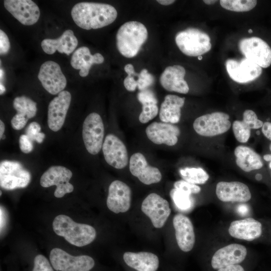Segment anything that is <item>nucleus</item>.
Wrapping results in <instances>:
<instances>
[{
	"label": "nucleus",
	"mask_w": 271,
	"mask_h": 271,
	"mask_svg": "<svg viewBox=\"0 0 271 271\" xmlns=\"http://www.w3.org/2000/svg\"><path fill=\"white\" fill-rule=\"evenodd\" d=\"M71 15L79 27L89 30L100 29L112 23L117 12L111 5L92 2H80L73 6Z\"/></svg>",
	"instance_id": "obj_1"
},
{
	"label": "nucleus",
	"mask_w": 271,
	"mask_h": 271,
	"mask_svg": "<svg viewBox=\"0 0 271 271\" xmlns=\"http://www.w3.org/2000/svg\"><path fill=\"white\" fill-rule=\"evenodd\" d=\"M53 229L57 235L78 247L91 243L96 235L95 228L91 225L76 223L65 215H59L54 218Z\"/></svg>",
	"instance_id": "obj_2"
},
{
	"label": "nucleus",
	"mask_w": 271,
	"mask_h": 271,
	"mask_svg": "<svg viewBox=\"0 0 271 271\" xmlns=\"http://www.w3.org/2000/svg\"><path fill=\"white\" fill-rule=\"evenodd\" d=\"M148 36V31L144 24L137 21L127 22L120 26L116 33L118 51L126 58H132L138 54Z\"/></svg>",
	"instance_id": "obj_3"
},
{
	"label": "nucleus",
	"mask_w": 271,
	"mask_h": 271,
	"mask_svg": "<svg viewBox=\"0 0 271 271\" xmlns=\"http://www.w3.org/2000/svg\"><path fill=\"white\" fill-rule=\"evenodd\" d=\"M175 42L183 54L191 57H198L206 53L212 47L209 36L194 28H189L178 33Z\"/></svg>",
	"instance_id": "obj_4"
},
{
	"label": "nucleus",
	"mask_w": 271,
	"mask_h": 271,
	"mask_svg": "<svg viewBox=\"0 0 271 271\" xmlns=\"http://www.w3.org/2000/svg\"><path fill=\"white\" fill-rule=\"evenodd\" d=\"M50 260L57 271H89L95 264L94 259L90 256H73L59 248L51 250Z\"/></svg>",
	"instance_id": "obj_5"
},
{
	"label": "nucleus",
	"mask_w": 271,
	"mask_h": 271,
	"mask_svg": "<svg viewBox=\"0 0 271 271\" xmlns=\"http://www.w3.org/2000/svg\"><path fill=\"white\" fill-rule=\"evenodd\" d=\"M30 173L19 162L5 160L0 164V186L6 190L27 187L31 181Z\"/></svg>",
	"instance_id": "obj_6"
},
{
	"label": "nucleus",
	"mask_w": 271,
	"mask_h": 271,
	"mask_svg": "<svg viewBox=\"0 0 271 271\" xmlns=\"http://www.w3.org/2000/svg\"><path fill=\"white\" fill-rule=\"evenodd\" d=\"M104 133L103 121L100 115L92 112L85 118L82 126V138L86 149L95 155L101 150Z\"/></svg>",
	"instance_id": "obj_7"
},
{
	"label": "nucleus",
	"mask_w": 271,
	"mask_h": 271,
	"mask_svg": "<svg viewBox=\"0 0 271 271\" xmlns=\"http://www.w3.org/2000/svg\"><path fill=\"white\" fill-rule=\"evenodd\" d=\"M228 114L214 112L197 118L193 123L195 131L204 137H213L226 132L231 127Z\"/></svg>",
	"instance_id": "obj_8"
},
{
	"label": "nucleus",
	"mask_w": 271,
	"mask_h": 271,
	"mask_svg": "<svg viewBox=\"0 0 271 271\" xmlns=\"http://www.w3.org/2000/svg\"><path fill=\"white\" fill-rule=\"evenodd\" d=\"M238 46L245 58L260 67L265 68L271 65V48L261 38H243L240 40Z\"/></svg>",
	"instance_id": "obj_9"
},
{
	"label": "nucleus",
	"mask_w": 271,
	"mask_h": 271,
	"mask_svg": "<svg viewBox=\"0 0 271 271\" xmlns=\"http://www.w3.org/2000/svg\"><path fill=\"white\" fill-rule=\"evenodd\" d=\"M72 176V172L61 166H53L48 168L40 178V185L45 188L56 186L54 196L61 198L66 194L73 191V186L69 183Z\"/></svg>",
	"instance_id": "obj_10"
},
{
	"label": "nucleus",
	"mask_w": 271,
	"mask_h": 271,
	"mask_svg": "<svg viewBox=\"0 0 271 271\" xmlns=\"http://www.w3.org/2000/svg\"><path fill=\"white\" fill-rule=\"evenodd\" d=\"M38 78L44 89L52 95L63 91L67 85L60 65L53 61H47L41 65Z\"/></svg>",
	"instance_id": "obj_11"
},
{
	"label": "nucleus",
	"mask_w": 271,
	"mask_h": 271,
	"mask_svg": "<svg viewBox=\"0 0 271 271\" xmlns=\"http://www.w3.org/2000/svg\"><path fill=\"white\" fill-rule=\"evenodd\" d=\"M141 209L150 218L153 226L157 228L164 225L171 213L168 202L155 193L146 197L142 202Z\"/></svg>",
	"instance_id": "obj_12"
},
{
	"label": "nucleus",
	"mask_w": 271,
	"mask_h": 271,
	"mask_svg": "<svg viewBox=\"0 0 271 271\" xmlns=\"http://www.w3.org/2000/svg\"><path fill=\"white\" fill-rule=\"evenodd\" d=\"M225 66L229 77L239 83H246L253 81L262 73V68L246 58L237 60L229 59Z\"/></svg>",
	"instance_id": "obj_13"
},
{
	"label": "nucleus",
	"mask_w": 271,
	"mask_h": 271,
	"mask_svg": "<svg viewBox=\"0 0 271 271\" xmlns=\"http://www.w3.org/2000/svg\"><path fill=\"white\" fill-rule=\"evenodd\" d=\"M5 9L21 24L31 26L36 24L40 16L37 4L31 0H5Z\"/></svg>",
	"instance_id": "obj_14"
},
{
	"label": "nucleus",
	"mask_w": 271,
	"mask_h": 271,
	"mask_svg": "<svg viewBox=\"0 0 271 271\" xmlns=\"http://www.w3.org/2000/svg\"><path fill=\"white\" fill-rule=\"evenodd\" d=\"M102 149L105 160L110 166L121 169L127 165L128 158L126 147L115 135L108 134L106 136Z\"/></svg>",
	"instance_id": "obj_15"
},
{
	"label": "nucleus",
	"mask_w": 271,
	"mask_h": 271,
	"mask_svg": "<svg viewBox=\"0 0 271 271\" xmlns=\"http://www.w3.org/2000/svg\"><path fill=\"white\" fill-rule=\"evenodd\" d=\"M71 100L70 93L67 90H63L49 102L47 122L49 128L52 130L57 131L62 127Z\"/></svg>",
	"instance_id": "obj_16"
},
{
	"label": "nucleus",
	"mask_w": 271,
	"mask_h": 271,
	"mask_svg": "<svg viewBox=\"0 0 271 271\" xmlns=\"http://www.w3.org/2000/svg\"><path fill=\"white\" fill-rule=\"evenodd\" d=\"M131 192L125 183L115 180L110 184L106 200L108 208L115 213H124L129 210L131 204Z\"/></svg>",
	"instance_id": "obj_17"
},
{
	"label": "nucleus",
	"mask_w": 271,
	"mask_h": 271,
	"mask_svg": "<svg viewBox=\"0 0 271 271\" xmlns=\"http://www.w3.org/2000/svg\"><path fill=\"white\" fill-rule=\"evenodd\" d=\"M247 255L246 247L240 244L233 243L218 249L213 255L211 265L217 270L230 265L241 263Z\"/></svg>",
	"instance_id": "obj_18"
},
{
	"label": "nucleus",
	"mask_w": 271,
	"mask_h": 271,
	"mask_svg": "<svg viewBox=\"0 0 271 271\" xmlns=\"http://www.w3.org/2000/svg\"><path fill=\"white\" fill-rule=\"evenodd\" d=\"M129 168L131 174L146 185L157 183L162 179L160 170L150 166L144 155L141 153H134L131 156Z\"/></svg>",
	"instance_id": "obj_19"
},
{
	"label": "nucleus",
	"mask_w": 271,
	"mask_h": 271,
	"mask_svg": "<svg viewBox=\"0 0 271 271\" xmlns=\"http://www.w3.org/2000/svg\"><path fill=\"white\" fill-rule=\"evenodd\" d=\"M148 139L157 145L165 144L169 146L176 145L180 130L178 126L164 122H154L146 129Z\"/></svg>",
	"instance_id": "obj_20"
},
{
	"label": "nucleus",
	"mask_w": 271,
	"mask_h": 271,
	"mask_svg": "<svg viewBox=\"0 0 271 271\" xmlns=\"http://www.w3.org/2000/svg\"><path fill=\"white\" fill-rule=\"evenodd\" d=\"M216 194L220 201L225 202H246L251 197L248 186L237 181L218 183L216 187Z\"/></svg>",
	"instance_id": "obj_21"
},
{
	"label": "nucleus",
	"mask_w": 271,
	"mask_h": 271,
	"mask_svg": "<svg viewBox=\"0 0 271 271\" xmlns=\"http://www.w3.org/2000/svg\"><path fill=\"white\" fill-rule=\"evenodd\" d=\"M173 224L178 246L183 251H190L195 242L194 228L191 220L184 215L177 214L173 218Z\"/></svg>",
	"instance_id": "obj_22"
},
{
	"label": "nucleus",
	"mask_w": 271,
	"mask_h": 271,
	"mask_svg": "<svg viewBox=\"0 0 271 271\" xmlns=\"http://www.w3.org/2000/svg\"><path fill=\"white\" fill-rule=\"evenodd\" d=\"M186 74L185 68L181 65L170 66L162 73L160 82L162 87L169 91L187 94L189 88L184 80Z\"/></svg>",
	"instance_id": "obj_23"
},
{
	"label": "nucleus",
	"mask_w": 271,
	"mask_h": 271,
	"mask_svg": "<svg viewBox=\"0 0 271 271\" xmlns=\"http://www.w3.org/2000/svg\"><path fill=\"white\" fill-rule=\"evenodd\" d=\"M228 232L234 238L252 241L261 236L262 225L252 218L235 220L230 223Z\"/></svg>",
	"instance_id": "obj_24"
},
{
	"label": "nucleus",
	"mask_w": 271,
	"mask_h": 271,
	"mask_svg": "<svg viewBox=\"0 0 271 271\" xmlns=\"http://www.w3.org/2000/svg\"><path fill=\"white\" fill-rule=\"evenodd\" d=\"M13 107L17 113L13 116L11 123L12 127L16 130L24 127L28 120L34 117L37 111V103L24 95L14 99Z\"/></svg>",
	"instance_id": "obj_25"
},
{
	"label": "nucleus",
	"mask_w": 271,
	"mask_h": 271,
	"mask_svg": "<svg viewBox=\"0 0 271 271\" xmlns=\"http://www.w3.org/2000/svg\"><path fill=\"white\" fill-rule=\"evenodd\" d=\"M78 41L71 30H65L57 39H45L41 42V47L45 53L49 55L56 51L68 55L72 53L78 45Z\"/></svg>",
	"instance_id": "obj_26"
},
{
	"label": "nucleus",
	"mask_w": 271,
	"mask_h": 271,
	"mask_svg": "<svg viewBox=\"0 0 271 271\" xmlns=\"http://www.w3.org/2000/svg\"><path fill=\"white\" fill-rule=\"evenodd\" d=\"M104 60L101 54L97 53L92 55L88 48L83 46L74 51L71 58L70 64L73 68L80 70V76L84 77L88 75L93 64H101Z\"/></svg>",
	"instance_id": "obj_27"
},
{
	"label": "nucleus",
	"mask_w": 271,
	"mask_h": 271,
	"mask_svg": "<svg viewBox=\"0 0 271 271\" xmlns=\"http://www.w3.org/2000/svg\"><path fill=\"white\" fill-rule=\"evenodd\" d=\"M263 122L258 119L256 113L252 110H246L243 113L241 121L235 120L232 124L234 136L239 142H247L250 136L251 129L262 127Z\"/></svg>",
	"instance_id": "obj_28"
},
{
	"label": "nucleus",
	"mask_w": 271,
	"mask_h": 271,
	"mask_svg": "<svg viewBox=\"0 0 271 271\" xmlns=\"http://www.w3.org/2000/svg\"><path fill=\"white\" fill-rule=\"evenodd\" d=\"M125 263L137 271H156L159 266L158 257L149 252H125L123 255Z\"/></svg>",
	"instance_id": "obj_29"
},
{
	"label": "nucleus",
	"mask_w": 271,
	"mask_h": 271,
	"mask_svg": "<svg viewBox=\"0 0 271 271\" xmlns=\"http://www.w3.org/2000/svg\"><path fill=\"white\" fill-rule=\"evenodd\" d=\"M185 97L176 95L168 94L162 103L159 117L162 122L176 123L180 121L181 108L185 103Z\"/></svg>",
	"instance_id": "obj_30"
},
{
	"label": "nucleus",
	"mask_w": 271,
	"mask_h": 271,
	"mask_svg": "<svg viewBox=\"0 0 271 271\" xmlns=\"http://www.w3.org/2000/svg\"><path fill=\"white\" fill-rule=\"evenodd\" d=\"M234 155L236 165L245 172L258 170L263 166L261 157L249 147L238 146L234 150Z\"/></svg>",
	"instance_id": "obj_31"
},
{
	"label": "nucleus",
	"mask_w": 271,
	"mask_h": 271,
	"mask_svg": "<svg viewBox=\"0 0 271 271\" xmlns=\"http://www.w3.org/2000/svg\"><path fill=\"white\" fill-rule=\"evenodd\" d=\"M138 99L142 104V111L139 115L141 123H146L155 118L159 112L158 100L154 93L148 89L138 94Z\"/></svg>",
	"instance_id": "obj_32"
},
{
	"label": "nucleus",
	"mask_w": 271,
	"mask_h": 271,
	"mask_svg": "<svg viewBox=\"0 0 271 271\" xmlns=\"http://www.w3.org/2000/svg\"><path fill=\"white\" fill-rule=\"evenodd\" d=\"M184 180L194 184H203L209 179V175L201 168H185L180 170Z\"/></svg>",
	"instance_id": "obj_33"
},
{
	"label": "nucleus",
	"mask_w": 271,
	"mask_h": 271,
	"mask_svg": "<svg viewBox=\"0 0 271 271\" xmlns=\"http://www.w3.org/2000/svg\"><path fill=\"white\" fill-rule=\"evenodd\" d=\"M220 5L224 9L236 12H247L253 9L257 4L255 0H221Z\"/></svg>",
	"instance_id": "obj_34"
},
{
	"label": "nucleus",
	"mask_w": 271,
	"mask_h": 271,
	"mask_svg": "<svg viewBox=\"0 0 271 271\" xmlns=\"http://www.w3.org/2000/svg\"><path fill=\"white\" fill-rule=\"evenodd\" d=\"M170 196L176 207L182 211H188L194 205L191 195L175 188L170 191Z\"/></svg>",
	"instance_id": "obj_35"
},
{
	"label": "nucleus",
	"mask_w": 271,
	"mask_h": 271,
	"mask_svg": "<svg viewBox=\"0 0 271 271\" xmlns=\"http://www.w3.org/2000/svg\"><path fill=\"white\" fill-rule=\"evenodd\" d=\"M41 126L37 122H32L26 129V134L32 141H36L37 143H42L45 137V134L41 132Z\"/></svg>",
	"instance_id": "obj_36"
},
{
	"label": "nucleus",
	"mask_w": 271,
	"mask_h": 271,
	"mask_svg": "<svg viewBox=\"0 0 271 271\" xmlns=\"http://www.w3.org/2000/svg\"><path fill=\"white\" fill-rule=\"evenodd\" d=\"M137 80L138 89L140 91L148 89L155 82L154 76L149 73L146 69H143L138 73Z\"/></svg>",
	"instance_id": "obj_37"
},
{
	"label": "nucleus",
	"mask_w": 271,
	"mask_h": 271,
	"mask_svg": "<svg viewBox=\"0 0 271 271\" xmlns=\"http://www.w3.org/2000/svg\"><path fill=\"white\" fill-rule=\"evenodd\" d=\"M174 188L190 195L198 193L201 191V188L199 186L196 184L189 183L185 180L176 181L174 183Z\"/></svg>",
	"instance_id": "obj_38"
},
{
	"label": "nucleus",
	"mask_w": 271,
	"mask_h": 271,
	"mask_svg": "<svg viewBox=\"0 0 271 271\" xmlns=\"http://www.w3.org/2000/svg\"><path fill=\"white\" fill-rule=\"evenodd\" d=\"M32 271H54V270L47 258L42 254H38L34 258Z\"/></svg>",
	"instance_id": "obj_39"
},
{
	"label": "nucleus",
	"mask_w": 271,
	"mask_h": 271,
	"mask_svg": "<svg viewBox=\"0 0 271 271\" xmlns=\"http://www.w3.org/2000/svg\"><path fill=\"white\" fill-rule=\"evenodd\" d=\"M19 144L21 151L24 153H29L33 150V142L26 134L20 136L19 139Z\"/></svg>",
	"instance_id": "obj_40"
},
{
	"label": "nucleus",
	"mask_w": 271,
	"mask_h": 271,
	"mask_svg": "<svg viewBox=\"0 0 271 271\" xmlns=\"http://www.w3.org/2000/svg\"><path fill=\"white\" fill-rule=\"evenodd\" d=\"M10 47V42L7 35L2 30H0V54H7Z\"/></svg>",
	"instance_id": "obj_41"
},
{
	"label": "nucleus",
	"mask_w": 271,
	"mask_h": 271,
	"mask_svg": "<svg viewBox=\"0 0 271 271\" xmlns=\"http://www.w3.org/2000/svg\"><path fill=\"white\" fill-rule=\"evenodd\" d=\"M123 84L126 89L129 91H134L138 87L137 80L133 76L127 75L123 80Z\"/></svg>",
	"instance_id": "obj_42"
},
{
	"label": "nucleus",
	"mask_w": 271,
	"mask_h": 271,
	"mask_svg": "<svg viewBox=\"0 0 271 271\" xmlns=\"http://www.w3.org/2000/svg\"><path fill=\"white\" fill-rule=\"evenodd\" d=\"M262 132L266 138L271 141V122L266 121L263 123Z\"/></svg>",
	"instance_id": "obj_43"
},
{
	"label": "nucleus",
	"mask_w": 271,
	"mask_h": 271,
	"mask_svg": "<svg viewBox=\"0 0 271 271\" xmlns=\"http://www.w3.org/2000/svg\"><path fill=\"white\" fill-rule=\"evenodd\" d=\"M217 271H245V270L240 264H237L219 268Z\"/></svg>",
	"instance_id": "obj_44"
},
{
	"label": "nucleus",
	"mask_w": 271,
	"mask_h": 271,
	"mask_svg": "<svg viewBox=\"0 0 271 271\" xmlns=\"http://www.w3.org/2000/svg\"><path fill=\"white\" fill-rule=\"evenodd\" d=\"M124 70L127 75L138 76V73L135 72L133 66L131 64H126L124 67Z\"/></svg>",
	"instance_id": "obj_45"
},
{
	"label": "nucleus",
	"mask_w": 271,
	"mask_h": 271,
	"mask_svg": "<svg viewBox=\"0 0 271 271\" xmlns=\"http://www.w3.org/2000/svg\"><path fill=\"white\" fill-rule=\"evenodd\" d=\"M1 231H2V229L5 227L6 223V213H5V210L2 206H1Z\"/></svg>",
	"instance_id": "obj_46"
},
{
	"label": "nucleus",
	"mask_w": 271,
	"mask_h": 271,
	"mask_svg": "<svg viewBox=\"0 0 271 271\" xmlns=\"http://www.w3.org/2000/svg\"><path fill=\"white\" fill-rule=\"evenodd\" d=\"M237 212L242 215H245L248 212V208L245 205H240L237 207Z\"/></svg>",
	"instance_id": "obj_47"
},
{
	"label": "nucleus",
	"mask_w": 271,
	"mask_h": 271,
	"mask_svg": "<svg viewBox=\"0 0 271 271\" xmlns=\"http://www.w3.org/2000/svg\"><path fill=\"white\" fill-rule=\"evenodd\" d=\"M157 2L161 5L164 6H168L174 3L175 1L174 0H158Z\"/></svg>",
	"instance_id": "obj_48"
},
{
	"label": "nucleus",
	"mask_w": 271,
	"mask_h": 271,
	"mask_svg": "<svg viewBox=\"0 0 271 271\" xmlns=\"http://www.w3.org/2000/svg\"><path fill=\"white\" fill-rule=\"evenodd\" d=\"M5 129V125L3 121L2 120H0V138L2 139V137L4 135V133Z\"/></svg>",
	"instance_id": "obj_49"
},
{
	"label": "nucleus",
	"mask_w": 271,
	"mask_h": 271,
	"mask_svg": "<svg viewBox=\"0 0 271 271\" xmlns=\"http://www.w3.org/2000/svg\"><path fill=\"white\" fill-rule=\"evenodd\" d=\"M203 2H204L205 4L210 5H212V4L215 3L216 2H217V1H216V0H204V1H203Z\"/></svg>",
	"instance_id": "obj_50"
},
{
	"label": "nucleus",
	"mask_w": 271,
	"mask_h": 271,
	"mask_svg": "<svg viewBox=\"0 0 271 271\" xmlns=\"http://www.w3.org/2000/svg\"><path fill=\"white\" fill-rule=\"evenodd\" d=\"M6 91V88L4 85L1 82L0 83V94H3Z\"/></svg>",
	"instance_id": "obj_51"
},
{
	"label": "nucleus",
	"mask_w": 271,
	"mask_h": 271,
	"mask_svg": "<svg viewBox=\"0 0 271 271\" xmlns=\"http://www.w3.org/2000/svg\"><path fill=\"white\" fill-rule=\"evenodd\" d=\"M263 159L266 161H271V154H266L264 155Z\"/></svg>",
	"instance_id": "obj_52"
},
{
	"label": "nucleus",
	"mask_w": 271,
	"mask_h": 271,
	"mask_svg": "<svg viewBox=\"0 0 271 271\" xmlns=\"http://www.w3.org/2000/svg\"><path fill=\"white\" fill-rule=\"evenodd\" d=\"M255 179L257 181H260L262 179V175L260 174H257L255 175Z\"/></svg>",
	"instance_id": "obj_53"
},
{
	"label": "nucleus",
	"mask_w": 271,
	"mask_h": 271,
	"mask_svg": "<svg viewBox=\"0 0 271 271\" xmlns=\"http://www.w3.org/2000/svg\"><path fill=\"white\" fill-rule=\"evenodd\" d=\"M4 75V72L2 69H0V78L2 79L3 78Z\"/></svg>",
	"instance_id": "obj_54"
},
{
	"label": "nucleus",
	"mask_w": 271,
	"mask_h": 271,
	"mask_svg": "<svg viewBox=\"0 0 271 271\" xmlns=\"http://www.w3.org/2000/svg\"><path fill=\"white\" fill-rule=\"evenodd\" d=\"M248 33H252V30L251 29H249L248 31Z\"/></svg>",
	"instance_id": "obj_55"
},
{
	"label": "nucleus",
	"mask_w": 271,
	"mask_h": 271,
	"mask_svg": "<svg viewBox=\"0 0 271 271\" xmlns=\"http://www.w3.org/2000/svg\"><path fill=\"white\" fill-rule=\"evenodd\" d=\"M198 59L199 60H202V57L201 56H198Z\"/></svg>",
	"instance_id": "obj_56"
},
{
	"label": "nucleus",
	"mask_w": 271,
	"mask_h": 271,
	"mask_svg": "<svg viewBox=\"0 0 271 271\" xmlns=\"http://www.w3.org/2000/svg\"><path fill=\"white\" fill-rule=\"evenodd\" d=\"M5 135H3V136L2 137V139H4L5 138Z\"/></svg>",
	"instance_id": "obj_57"
},
{
	"label": "nucleus",
	"mask_w": 271,
	"mask_h": 271,
	"mask_svg": "<svg viewBox=\"0 0 271 271\" xmlns=\"http://www.w3.org/2000/svg\"><path fill=\"white\" fill-rule=\"evenodd\" d=\"M269 149H270V150L271 151V144H270V146H269Z\"/></svg>",
	"instance_id": "obj_58"
},
{
	"label": "nucleus",
	"mask_w": 271,
	"mask_h": 271,
	"mask_svg": "<svg viewBox=\"0 0 271 271\" xmlns=\"http://www.w3.org/2000/svg\"><path fill=\"white\" fill-rule=\"evenodd\" d=\"M259 132L258 131L257 132V134H259Z\"/></svg>",
	"instance_id": "obj_59"
}]
</instances>
